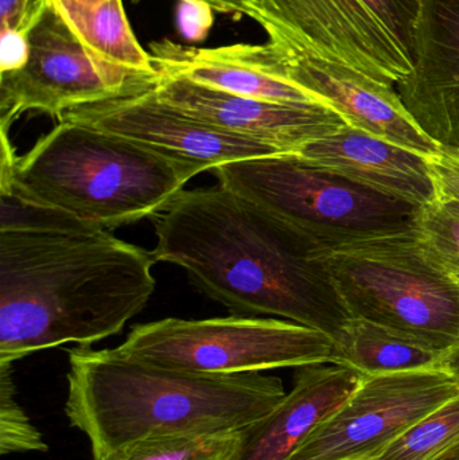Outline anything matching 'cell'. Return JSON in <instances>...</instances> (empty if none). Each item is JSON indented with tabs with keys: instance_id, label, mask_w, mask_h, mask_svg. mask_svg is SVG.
Segmentation results:
<instances>
[{
	"instance_id": "e0dca14e",
	"label": "cell",
	"mask_w": 459,
	"mask_h": 460,
	"mask_svg": "<svg viewBox=\"0 0 459 460\" xmlns=\"http://www.w3.org/2000/svg\"><path fill=\"white\" fill-rule=\"evenodd\" d=\"M363 373L336 364L298 367L294 386L277 408L245 432L237 460H288L318 424L358 388Z\"/></svg>"
},
{
	"instance_id": "30bf717a",
	"label": "cell",
	"mask_w": 459,
	"mask_h": 460,
	"mask_svg": "<svg viewBox=\"0 0 459 460\" xmlns=\"http://www.w3.org/2000/svg\"><path fill=\"white\" fill-rule=\"evenodd\" d=\"M458 396L459 381L444 367L364 376L288 460H368Z\"/></svg>"
},
{
	"instance_id": "3957f363",
	"label": "cell",
	"mask_w": 459,
	"mask_h": 460,
	"mask_svg": "<svg viewBox=\"0 0 459 460\" xmlns=\"http://www.w3.org/2000/svg\"><path fill=\"white\" fill-rule=\"evenodd\" d=\"M69 353L65 415L91 443L93 460L147 438L244 431L285 399L263 373H197L89 346Z\"/></svg>"
},
{
	"instance_id": "4fadbf2b",
	"label": "cell",
	"mask_w": 459,
	"mask_h": 460,
	"mask_svg": "<svg viewBox=\"0 0 459 460\" xmlns=\"http://www.w3.org/2000/svg\"><path fill=\"white\" fill-rule=\"evenodd\" d=\"M161 99L212 126L294 154L307 143L348 126L323 104H285L237 96L175 75H161L155 85Z\"/></svg>"
},
{
	"instance_id": "2e32d148",
	"label": "cell",
	"mask_w": 459,
	"mask_h": 460,
	"mask_svg": "<svg viewBox=\"0 0 459 460\" xmlns=\"http://www.w3.org/2000/svg\"><path fill=\"white\" fill-rule=\"evenodd\" d=\"M151 51L159 75L186 78L251 99L285 104H322L280 75L277 56L269 42L199 49L163 40L153 43Z\"/></svg>"
},
{
	"instance_id": "484cf974",
	"label": "cell",
	"mask_w": 459,
	"mask_h": 460,
	"mask_svg": "<svg viewBox=\"0 0 459 460\" xmlns=\"http://www.w3.org/2000/svg\"><path fill=\"white\" fill-rule=\"evenodd\" d=\"M35 0H0V31H23Z\"/></svg>"
},
{
	"instance_id": "52a82bcc",
	"label": "cell",
	"mask_w": 459,
	"mask_h": 460,
	"mask_svg": "<svg viewBox=\"0 0 459 460\" xmlns=\"http://www.w3.org/2000/svg\"><path fill=\"white\" fill-rule=\"evenodd\" d=\"M116 349L158 367L220 375L336 364L334 341L326 332L256 316L137 324Z\"/></svg>"
},
{
	"instance_id": "8992f818",
	"label": "cell",
	"mask_w": 459,
	"mask_h": 460,
	"mask_svg": "<svg viewBox=\"0 0 459 460\" xmlns=\"http://www.w3.org/2000/svg\"><path fill=\"white\" fill-rule=\"evenodd\" d=\"M212 172L221 188L282 220L320 254L412 228L418 212L323 172L296 154L244 159Z\"/></svg>"
},
{
	"instance_id": "4316f807",
	"label": "cell",
	"mask_w": 459,
	"mask_h": 460,
	"mask_svg": "<svg viewBox=\"0 0 459 460\" xmlns=\"http://www.w3.org/2000/svg\"><path fill=\"white\" fill-rule=\"evenodd\" d=\"M181 2L205 5L210 10L220 11V13L255 18L256 0H181Z\"/></svg>"
},
{
	"instance_id": "5b68a950",
	"label": "cell",
	"mask_w": 459,
	"mask_h": 460,
	"mask_svg": "<svg viewBox=\"0 0 459 460\" xmlns=\"http://www.w3.org/2000/svg\"><path fill=\"white\" fill-rule=\"evenodd\" d=\"M352 318L410 335L437 350L459 341V281L410 228L318 256Z\"/></svg>"
},
{
	"instance_id": "f1b7e54d",
	"label": "cell",
	"mask_w": 459,
	"mask_h": 460,
	"mask_svg": "<svg viewBox=\"0 0 459 460\" xmlns=\"http://www.w3.org/2000/svg\"><path fill=\"white\" fill-rule=\"evenodd\" d=\"M78 2L88 5H99L102 4V3L107 2V0H78Z\"/></svg>"
},
{
	"instance_id": "44dd1931",
	"label": "cell",
	"mask_w": 459,
	"mask_h": 460,
	"mask_svg": "<svg viewBox=\"0 0 459 460\" xmlns=\"http://www.w3.org/2000/svg\"><path fill=\"white\" fill-rule=\"evenodd\" d=\"M459 447V396L368 460H439Z\"/></svg>"
},
{
	"instance_id": "d4e9b609",
	"label": "cell",
	"mask_w": 459,
	"mask_h": 460,
	"mask_svg": "<svg viewBox=\"0 0 459 460\" xmlns=\"http://www.w3.org/2000/svg\"><path fill=\"white\" fill-rule=\"evenodd\" d=\"M0 73L21 69L27 59V40L23 31H0Z\"/></svg>"
},
{
	"instance_id": "7402d4cb",
	"label": "cell",
	"mask_w": 459,
	"mask_h": 460,
	"mask_svg": "<svg viewBox=\"0 0 459 460\" xmlns=\"http://www.w3.org/2000/svg\"><path fill=\"white\" fill-rule=\"evenodd\" d=\"M412 229L426 251L459 281V201L438 196L418 209Z\"/></svg>"
},
{
	"instance_id": "9a60e30c",
	"label": "cell",
	"mask_w": 459,
	"mask_h": 460,
	"mask_svg": "<svg viewBox=\"0 0 459 460\" xmlns=\"http://www.w3.org/2000/svg\"><path fill=\"white\" fill-rule=\"evenodd\" d=\"M294 154L323 172L417 209L438 199L428 158L350 126Z\"/></svg>"
},
{
	"instance_id": "ac0fdd59",
	"label": "cell",
	"mask_w": 459,
	"mask_h": 460,
	"mask_svg": "<svg viewBox=\"0 0 459 460\" xmlns=\"http://www.w3.org/2000/svg\"><path fill=\"white\" fill-rule=\"evenodd\" d=\"M331 338L336 365L364 376L434 369L444 361V351L366 319H350Z\"/></svg>"
},
{
	"instance_id": "4dcf8cb0",
	"label": "cell",
	"mask_w": 459,
	"mask_h": 460,
	"mask_svg": "<svg viewBox=\"0 0 459 460\" xmlns=\"http://www.w3.org/2000/svg\"><path fill=\"white\" fill-rule=\"evenodd\" d=\"M458 458H459V450H458Z\"/></svg>"
},
{
	"instance_id": "277c9868",
	"label": "cell",
	"mask_w": 459,
	"mask_h": 460,
	"mask_svg": "<svg viewBox=\"0 0 459 460\" xmlns=\"http://www.w3.org/2000/svg\"><path fill=\"white\" fill-rule=\"evenodd\" d=\"M199 174L126 137L62 119L10 170H0V193L110 230L158 217Z\"/></svg>"
},
{
	"instance_id": "83f0119b",
	"label": "cell",
	"mask_w": 459,
	"mask_h": 460,
	"mask_svg": "<svg viewBox=\"0 0 459 460\" xmlns=\"http://www.w3.org/2000/svg\"><path fill=\"white\" fill-rule=\"evenodd\" d=\"M442 367L452 373L459 381V341L449 350L445 351Z\"/></svg>"
},
{
	"instance_id": "f546056e",
	"label": "cell",
	"mask_w": 459,
	"mask_h": 460,
	"mask_svg": "<svg viewBox=\"0 0 459 460\" xmlns=\"http://www.w3.org/2000/svg\"><path fill=\"white\" fill-rule=\"evenodd\" d=\"M452 151H455V153L457 154V155L459 156V148H458V150H452Z\"/></svg>"
},
{
	"instance_id": "9c48e42d",
	"label": "cell",
	"mask_w": 459,
	"mask_h": 460,
	"mask_svg": "<svg viewBox=\"0 0 459 460\" xmlns=\"http://www.w3.org/2000/svg\"><path fill=\"white\" fill-rule=\"evenodd\" d=\"M27 59L21 69L0 73V127L29 111L62 119L84 105L132 96L154 88L146 77L105 64L85 48L53 0H35L23 30Z\"/></svg>"
},
{
	"instance_id": "8fae6325",
	"label": "cell",
	"mask_w": 459,
	"mask_h": 460,
	"mask_svg": "<svg viewBox=\"0 0 459 460\" xmlns=\"http://www.w3.org/2000/svg\"><path fill=\"white\" fill-rule=\"evenodd\" d=\"M155 88V86H154ZM151 88L142 93L84 105L62 119L126 137L199 172L223 164L278 155V148L212 126L164 102ZM59 119V120H62Z\"/></svg>"
},
{
	"instance_id": "603a6c76",
	"label": "cell",
	"mask_w": 459,
	"mask_h": 460,
	"mask_svg": "<svg viewBox=\"0 0 459 460\" xmlns=\"http://www.w3.org/2000/svg\"><path fill=\"white\" fill-rule=\"evenodd\" d=\"M11 367L0 365V454L46 453L42 434L16 402Z\"/></svg>"
},
{
	"instance_id": "7a4b0ae2",
	"label": "cell",
	"mask_w": 459,
	"mask_h": 460,
	"mask_svg": "<svg viewBox=\"0 0 459 460\" xmlns=\"http://www.w3.org/2000/svg\"><path fill=\"white\" fill-rule=\"evenodd\" d=\"M154 264L108 230H0V365L119 334L153 296Z\"/></svg>"
},
{
	"instance_id": "cb8c5ba5",
	"label": "cell",
	"mask_w": 459,
	"mask_h": 460,
	"mask_svg": "<svg viewBox=\"0 0 459 460\" xmlns=\"http://www.w3.org/2000/svg\"><path fill=\"white\" fill-rule=\"evenodd\" d=\"M431 174L439 197L459 201V156L455 151L442 148L438 155L428 158Z\"/></svg>"
},
{
	"instance_id": "d6986e66",
	"label": "cell",
	"mask_w": 459,
	"mask_h": 460,
	"mask_svg": "<svg viewBox=\"0 0 459 460\" xmlns=\"http://www.w3.org/2000/svg\"><path fill=\"white\" fill-rule=\"evenodd\" d=\"M85 48L105 64L146 77H159L153 57L137 42L121 0L88 5L78 0H53Z\"/></svg>"
},
{
	"instance_id": "ba28073f",
	"label": "cell",
	"mask_w": 459,
	"mask_h": 460,
	"mask_svg": "<svg viewBox=\"0 0 459 460\" xmlns=\"http://www.w3.org/2000/svg\"><path fill=\"white\" fill-rule=\"evenodd\" d=\"M420 0H256L269 40L396 86L412 70Z\"/></svg>"
},
{
	"instance_id": "ffe728a7",
	"label": "cell",
	"mask_w": 459,
	"mask_h": 460,
	"mask_svg": "<svg viewBox=\"0 0 459 460\" xmlns=\"http://www.w3.org/2000/svg\"><path fill=\"white\" fill-rule=\"evenodd\" d=\"M245 432L147 438L96 460H237Z\"/></svg>"
},
{
	"instance_id": "5bb4252c",
	"label": "cell",
	"mask_w": 459,
	"mask_h": 460,
	"mask_svg": "<svg viewBox=\"0 0 459 460\" xmlns=\"http://www.w3.org/2000/svg\"><path fill=\"white\" fill-rule=\"evenodd\" d=\"M418 126L442 148H459V0H420L412 70L396 85Z\"/></svg>"
},
{
	"instance_id": "6da1fadb",
	"label": "cell",
	"mask_w": 459,
	"mask_h": 460,
	"mask_svg": "<svg viewBox=\"0 0 459 460\" xmlns=\"http://www.w3.org/2000/svg\"><path fill=\"white\" fill-rule=\"evenodd\" d=\"M155 261L178 265L228 310L279 316L333 337L352 319L317 251L253 202L182 190L155 218Z\"/></svg>"
},
{
	"instance_id": "7c38bea8",
	"label": "cell",
	"mask_w": 459,
	"mask_h": 460,
	"mask_svg": "<svg viewBox=\"0 0 459 460\" xmlns=\"http://www.w3.org/2000/svg\"><path fill=\"white\" fill-rule=\"evenodd\" d=\"M267 42L277 54L280 75L336 111L348 126L426 158L441 153V146L418 126L393 86L291 46Z\"/></svg>"
}]
</instances>
